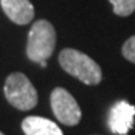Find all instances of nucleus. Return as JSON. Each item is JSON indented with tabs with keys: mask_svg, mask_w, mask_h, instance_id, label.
Masks as SVG:
<instances>
[{
	"mask_svg": "<svg viewBox=\"0 0 135 135\" xmlns=\"http://www.w3.org/2000/svg\"><path fill=\"white\" fill-rule=\"evenodd\" d=\"M0 135H4V134H3V132H0Z\"/></svg>",
	"mask_w": 135,
	"mask_h": 135,
	"instance_id": "obj_11",
	"label": "nucleus"
},
{
	"mask_svg": "<svg viewBox=\"0 0 135 135\" xmlns=\"http://www.w3.org/2000/svg\"><path fill=\"white\" fill-rule=\"evenodd\" d=\"M121 52H123L126 59H128L130 62L135 64V35L131 36V37L123 44Z\"/></svg>",
	"mask_w": 135,
	"mask_h": 135,
	"instance_id": "obj_9",
	"label": "nucleus"
},
{
	"mask_svg": "<svg viewBox=\"0 0 135 135\" xmlns=\"http://www.w3.org/2000/svg\"><path fill=\"white\" fill-rule=\"evenodd\" d=\"M22 131L25 135H64L58 124L40 116H29L23 119Z\"/></svg>",
	"mask_w": 135,
	"mask_h": 135,
	"instance_id": "obj_7",
	"label": "nucleus"
},
{
	"mask_svg": "<svg viewBox=\"0 0 135 135\" xmlns=\"http://www.w3.org/2000/svg\"><path fill=\"white\" fill-rule=\"evenodd\" d=\"M40 66H41V68H47V61H46V62H41Z\"/></svg>",
	"mask_w": 135,
	"mask_h": 135,
	"instance_id": "obj_10",
	"label": "nucleus"
},
{
	"mask_svg": "<svg viewBox=\"0 0 135 135\" xmlns=\"http://www.w3.org/2000/svg\"><path fill=\"white\" fill-rule=\"evenodd\" d=\"M61 68L70 76L79 79L87 85H97L102 80V70L93 58L75 48H65L59 57Z\"/></svg>",
	"mask_w": 135,
	"mask_h": 135,
	"instance_id": "obj_1",
	"label": "nucleus"
},
{
	"mask_svg": "<svg viewBox=\"0 0 135 135\" xmlns=\"http://www.w3.org/2000/svg\"><path fill=\"white\" fill-rule=\"evenodd\" d=\"M4 95L10 105L20 110H30L37 105V91L23 73L15 72L6 79Z\"/></svg>",
	"mask_w": 135,
	"mask_h": 135,
	"instance_id": "obj_3",
	"label": "nucleus"
},
{
	"mask_svg": "<svg viewBox=\"0 0 135 135\" xmlns=\"http://www.w3.org/2000/svg\"><path fill=\"white\" fill-rule=\"evenodd\" d=\"M0 6L4 14L17 25H26L35 17L33 4L29 0H0Z\"/></svg>",
	"mask_w": 135,
	"mask_h": 135,
	"instance_id": "obj_6",
	"label": "nucleus"
},
{
	"mask_svg": "<svg viewBox=\"0 0 135 135\" xmlns=\"http://www.w3.org/2000/svg\"><path fill=\"white\" fill-rule=\"evenodd\" d=\"M55 41H57V33L51 23L46 20L36 21L28 35V58L37 64L46 62L54 52Z\"/></svg>",
	"mask_w": 135,
	"mask_h": 135,
	"instance_id": "obj_2",
	"label": "nucleus"
},
{
	"mask_svg": "<svg viewBox=\"0 0 135 135\" xmlns=\"http://www.w3.org/2000/svg\"><path fill=\"white\" fill-rule=\"evenodd\" d=\"M135 120V106L127 101H119L110 108L108 124L113 134L127 135Z\"/></svg>",
	"mask_w": 135,
	"mask_h": 135,
	"instance_id": "obj_5",
	"label": "nucleus"
},
{
	"mask_svg": "<svg viewBox=\"0 0 135 135\" xmlns=\"http://www.w3.org/2000/svg\"><path fill=\"white\" fill-rule=\"evenodd\" d=\"M113 6V13L119 17H128L135 11V0H109Z\"/></svg>",
	"mask_w": 135,
	"mask_h": 135,
	"instance_id": "obj_8",
	"label": "nucleus"
},
{
	"mask_svg": "<svg viewBox=\"0 0 135 135\" xmlns=\"http://www.w3.org/2000/svg\"><path fill=\"white\" fill-rule=\"evenodd\" d=\"M51 109L58 119L65 126H76L81 120V109L77 101L68 90L57 87L51 93Z\"/></svg>",
	"mask_w": 135,
	"mask_h": 135,
	"instance_id": "obj_4",
	"label": "nucleus"
}]
</instances>
